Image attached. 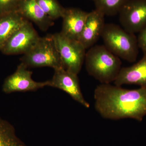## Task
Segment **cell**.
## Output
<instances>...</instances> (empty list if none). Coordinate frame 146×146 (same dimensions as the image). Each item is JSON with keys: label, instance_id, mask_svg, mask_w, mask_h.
Segmentation results:
<instances>
[{"label": "cell", "instance_id": "cell-1", "mask_svg": "<svg viewBox=\"0 0 146 146\" xmlns=\"http://www.w3.org/2000/svg\"><path fill=\"white\" fill-rule=\"evenodd\" d=\"M94 98L95 109L104 119L141 122L146 115V87L128 89L101 84L95 89Z\"/></svg>", "mask_w": 146, "mask_h": 146}, {"label": "cell", "instance_id": "cell-2", "mask_svg": "<svg viewBox=\"0 0 146 146\" xmlns=\"http://www.w3.org/2000/svg\"><path fill=\"white\" fill-rule=\"evenodd\" d=\"M86 71L101 84L114 82L121 69L120 58L104 45H94L85 55Z\"/></svg>", "mask_w": 146, "mask_h": 146}, {"label": "cell", "instance_id": "cell-3", "mask_svg": "<svg viewBox=\"0 0 146 146\" xmlns=\"http://www.w3.org/2000/svg\"><path fill=\"white\" fill-rule=\"evenodd\" d=\"M101 37L104 46L119 58L132 63L139 51L137 37L116 24H106Z\"/></svg>", "mask_w": 146, "mask_h": 146}, {"label": "cell", "instance_id": "cell-4", "mask_svg": "<svg viewBox=\"0 0 146 146\" xmlns=\"http://www.w3.org/2000/svg\"><path fill=\"white\" fill-rule=\"evenodd\" d=\"M21 61L28 68L48 67L54 70L64 68L52 35L40 37L34 47L23 54Z\"/></svg>", "mask_w": 146, "mask_h": 146}, {"label": "cell", "instance_id": "cell-5", "mask_svg": "<svg viewBox=\"0 0 146 146\" xmlns=\"http://www.w3.org/2000/svg\"><path fill=\"white\" fill-rule=\"evenodd\" d=\"M63 68L78 74L86 55V49L78 40L70 39L60 33L52 35Z\"/></svg>", "mask_w": 146, "mask_h": 146}, {"label": "cell", "instance_id": "cell-6", "mask_svg": "<svg viewBox=\"0 0 146 146\" xmlns=\"http://www.w3.org/2000/svg\"><path fill=\"white\" fill-rule=\"evenodd\" d=\"M40 38L31 23L27 20L7 41L1 51L7 55L25 54L34 47Z\"/></svg>", "mask_w": 146, "mask_h": 146}, {"label": "cell", "instance_id": "cell-7", "mask_svg": "<svg viewBox=\"0 0 146 146\" xmlns=\"http://www.w3.org/2000/svg\"><path fill=\"white\" fill-rule=\"evenodd\" d=\"M119 15L123 29L133 34L139 33L146 27V0H129Z\"/></svg>", "mask_w": 146, "mask_h": 146}, {"label": "cell", "instance_id": "cell-8", "mask_svg": "<svg viewBox=\"0 0 146 146\" xmlns=\"http://www.w3.org/2000/svg\"><path fill=\"white\" fill-rule=\"evenodd\" d=\"M33 72L28 68L21 63L15 72L9 76L3 84V92L6 94L16 92L35 91L46 86H48L49 80L38 82L32 78Z\"/></svg>", "mask_w": 146, "mask_h": 146}, {"label": "cell", "instance_id": "cell-9", "mask_svg": "<svg viewBox=\"0 0 146 146\" xmlns=\"http://www.w3.org/2000/svg\"><path fill=\"white\" fill-rule=\"evenodd\" d=\"M49 86L64 91L84 107H90L89 103L84 99L82 93L78 74L64 68L55 70L52 78L49 80Z\"/></svg>", "mask_w": 146, "mask_h": 146}, {"label": "cell", "instance_id": "cell-10", "mask_svg": "<svg viewBox=\"0 0 146 146\" xmlns=\"http://www.w3.org/2000/svg\"><path fill=\"white\" fill-rule=\"evenodd\" d=\"M105 15L95 9L89 12L79 41L86 49L93 46L101 37L106 23Z\"/></svg>", "mask_w": 146, "mask_h": 146}, {"label": "cell", "instance_id": "cell-11", "mask_svg": "<svg viewBox=\"0 0 146 146\" xmlns=\"http://www.w3.org/2000/svg\"><path fill=\"white\" fill-rule=\"evenodd\" d=\"M88 14L89 12L78 8H65L60 33L70 39L79 41Z\"/></svg>", "mask_w": 146, "mask_h": 146}, {"label": "cell", "instance_id": "cell-12", "mask_svg": "<svg viewBox=\"0 0 146 146\" xmlns=\"http://www.w3.org/2000/svg\"><path fill=\"white\" fill-rule=\"evenodd\" d=\"M114 83L118 86L134 84L146 87V54L134 65L121 68Z\"/></svg>", "mask_w": 146, "mask_h": 146}, {"label": "cell", "instance_id": "cell-13", "mask_svg": "<svg viewBox=\"0 0 146 146\" xmlns=\"http://www.w3.org/2000/svg\"><path fill=\"white\" fill-rule=\"evenodd\" d=\"M17 11L43 31H46L53 25V21L44 12L36 0H19Z\"/></svg>", "mask_w": 146, "mask_h": 146}, {"label": "cell", "instance_id": "cell-14", "mask_svg": "<svg viewBox=\"0 0 146 146\" xmlns=\"http://www.w3.org/2000/svg\"><path fill=\"white\" fill-rule=\"evenodd\" d=\"M27 20L18 11L0 15V50L12 35Z\"/></svg>", "mask_w": 146, "mask_h": 146}, {"label": "cell", "instance_id": "cell-15", "mask_svg": "<svg viewBox=\"0 0 146 146\" xmlns=\"http://www.w3.org/2000/svg\"><path fill=\"white\" fill-rule=\"evenodd\" d=\"M0 146H27L18 138L13 125L0 118Z\"/></svg>", "mask_w": 146, "mask_h": 146}, {"label": "cell", "instance_id": "cell-16", "mask_svg": "<svg viewBox=\"0 0 146 146\" xmlns=\"http://www.w3.org/2000/svg\"><path fill=\"white\" fill-rule=\"evenodd\" d=\"M96 9L105 16H115L119 14L123 6L129 0H92Z\"/></svg>", "mask_w": 146, "mask_h": 146}, {"label": "cell", "instance_id": "cell-17", "mask_svg": "<svg viewBox=\"0 0 146 146\" xmlns=\"http://www.w3.org/2000/svg\"><path fill=\"white\" fill-rule=\"evenodd\" d=\"M44 12L53 21L62 18L65 8L57 0H36Z\"/></svg>", "mask_w": 146, "mask_h": 146}, {"label": "cell", "instance_id": "cell-18", "mask_svg": "<svg viewBox=\"0 0 146 146\" xmlns=\"http://www.w3.org/2000/svg\"><path fill=\"white\" fill-rule=\"evenodd\" d=\"M19 0H0V15L18 11Z\"/></svg>", "mask_w": 146, "mask_h": 146}, {"label": "cell", "instance_id": "cell-19", "mask_svg": "<svg viewBox=\"0 0 146 146\" xmlns=\"http://www.w3.org/2000/svg\"><path fill=\"white\" fill-rule=\"evenodd\" d=\"M137 40L138 47L143 54H146V27L139 33Z\"/></svg>", "mask_w": 146, "mask_h": 146}]
</instances>
